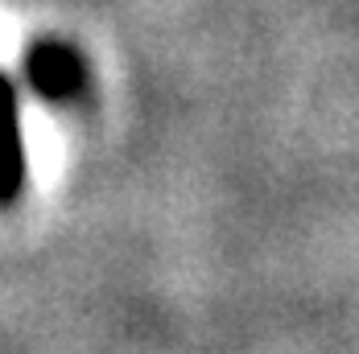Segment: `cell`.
<instances>
[{"mask_svg":"<svg viewBox=\"0 0 359 354\" xmlns=\"http://www.w3.org/2000/svg\"><path fill=\"white\" fill-rule=\"evenodd\" d=\"M25 83L50 104H71L87 87V71L67 41L46 37V41H34L25 54Z\"/></svg>","mask_w":359,"mask_h":354,"instance_id":"obj_1","label":"cell"},{"mask_svg":"<svg viewBox=\"0 0 359 354\" xmlns=\"http://www.w3.org/2000/svg\"><path fill=\"white\" fill-rule=\"evenodd\" d=\"M25 185V141H21V111L17 91L0 74V206L17 202Z\"/></svg>","mask_w":359,"mask_h":354,"instance_id":"obj_2","label":"cell"}]
</instances>
